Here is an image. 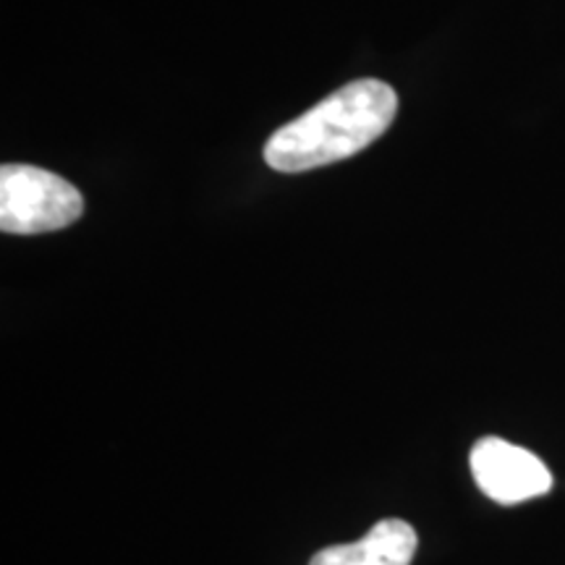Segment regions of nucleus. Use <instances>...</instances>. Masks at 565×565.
Masks as SVG:
<instances>
[{"label": "nucleus", "mask_w": 565, "mask_h": 565, "mask_svg": "<svg viewBox=\"0 0 565 565\" xmlns=\"http://www.w3.org/2000/svg\"><path fill=\"white\" fill-rule=\"evenodd\" d=\"M398 95L380 79H356L335 89L265 145L273 171L303 173L366 150L391 129Z\"/></svg>", "instance_id": "obj_1"}, {"label": "nucleus", "mask_w": 565, "mask_h": 565, "mask_svg": "<svg viewBox=\"0 0 565 565\" xmlns=\"http://www.w3.org/2000/svg\"><path fill=\"white\" fill-rule=\"evenodd\" d=\"M84 212L82 192L74 183L38 166L9 162L0 168V228L34 236L61 231Z\"/></svg>", "instance_id": "obj_2"}, {"label": "nucleus", "mask_w": 565, "mask_h": 565, "mask_svg": "<svg viewBox=\"0 0 565 565\" xmlns=\"http://www.w3.org/2000/svg\"><path fill=\"white\" fill-rule=\"evenodd\" d=\"M469 463L479 490L500 505L524 503L553 490V475L542 458L503 437H482L471 448Z\"/></svg>", "instance_id": "obj_3"}, {"label": "nucleus", "mask_w": 565, "mask_h": 565, "mask_svg": "<svg viewBox=\"0 0 565 565\" xmlns=\"http://www.w3.org/2000/svg\"><path fill=\"white\" fill-rule=\"evenodd\" d=\"M414 553L416 532L412 524L385 519L362 540L320 550L309 565H412Z\"/></svg>", "instance_id": "obj_4"}]
</instances>
